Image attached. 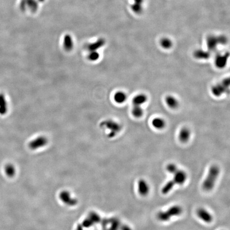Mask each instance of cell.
<instances>
[{
  "mask_svg": "<svg viewBox=\"0 0 230 230\" xmlns=\"http://www.w3.org/2000/svg\"><path fill=\"white\" fill-rule=\"evenodd\" d=\"M173 178L170 180L163 186L162 189V193L163 195L168 193L175 185H183L187 180V174L183 170H178L173 174Z\"/></svg>",
  "mask_w": 230,
  "mask_h": 230,
  "instance_id": "1",
  "label": "cell"
},
{
  "mask_svg": "<svg viewBox=\"0 0 230 230\" xmlns=\"http://www.w3.org/2000/svg\"><path fill=\"white\" fill-rule=\"evenodd\" d=\"M220 173V168L217 165H212L208 171V174L203 183V188L206 191L213 190Z\"/></svg>",
  "mask_w": 230,
  "mask_h": 230,
  "instance_id": "2",
  "label": "cell"
},
{
  "mask_svg": "<svg viewBox=\"0 0 230 230\" xmlns=\"http://www.w3.org/2000/svg\"><path fill=\"white\" fill-rule=\"evenodd\" d=\"M182 213L183 209L180 206H172L168 208L167 211L159 212L157 214V218L162 222H167L172 217L180 216Z\"/></svg>",
  "mask_w": 230,
  "mask_h": 230,
  "instance_id": "3",
  "label": "cell"
},
{
  "mask_svg": "<svg viewBox=\"0 0 230 230\" xmlns=\"http://www.w3.org/2000/svg\"><path fill=\"white\" fill-rule=\"evenodd\" d=\"M229 86V80H224L221 84L215 85L211 88V92L216 96H219L225 92L227 88Z\"/></svg>",
  "mask_w": 230,
  "mask_h": 230,
  "instance_id": "4",
  "label": "cell"
},
{
  "mask_svg": "<svg viewBox=\"0 0 230 230\" xmlns=\"http://www.w3.org/2000/svg\"><path fill=\"white\" fill-rule=\"evenodd\" d=\"M198 217L206 223H211L213 220V217L205 208H199L197 211Z\"/></svg>",
  "mask_w": 230,
  "mask_h": 230,
  "instance_id": "5",
  "label": "cell"
},
{
  "mask_svg": "<svg viewBox=\"0 0 230 230\" xmlns=\"http://www.w3.org/2000/svg\"><path fill=\"white\" fill-rule=\"evenodd\" d=\"M137 183L139 193L143 197L147 196L150 191V186L148 182L145 180L140 179Z\"/></svg>",
  "mask_w": 230,
  "mask_h": 230,
  "instance_id": "6",
  "label": "cell"
},
{
  "mask_svg": "<svg viewBox=\"0 0 230 230\" xmlns=\"http://www.w3.org/2000/svg\"><path fill=\"white\" fill-rule=\"evenodd\" d=\"M229 57V53L227 52L224 55H218L215 60V64L217 68L222 69L226 65L227 60Z\"/></svg>",
  "mask_w": 230,
  "mask_h": 230,
  "instance_id": "7",
  "label": "cell"
},
{
  "mask_svg": "<svg viewBox=\"0 0 230 230\" xmlns=\"http://www.w3.org/2000/svg\"><path fill=\"white\" fill-rule=\"evenodd\" d=\"M219 44L218 37L214 35H210L207 38V45L209 51H214L216 49Z\"/></svg>",
  "mask_w": 230,
  "mask_h": 230,
  "instance_id": "8",
  "label": "cell"
},
{
  "mask_svg": "<svg viewBox=\"0 0 230 230\" xmlns=\"http://www.w3.org/2000/svg\"><path fill=\"white\" fill-rule=\"evenodd\" d=\"M191 131L187 127H183L181 129L178 134V139L181 142H188L191 137Z\"/></svg>",
  "mask_w": 230,
  "mask_h": 230,
  "instance_id": "9",
  "label": "cell"
},
{
  "mask_svg": "<svg viewBox=\"0 0 230 230\" xmlns=\"http://www.w3.org/2000/svg\"><path fill=\"white\" fill-rule=\"evenodd\" d=\"M148 96L144 93H140L134 96L132 100L133 105L137 106H142L148 101Z\"/></svg>",
  "mask_w": 230,
  "mask_h": 230,
  "instance_id": "10",
  "label": "cell"
},
{
  "mask_svg": "<svg viewBox=\"0 0 230 230\" xmlns=\"http://www.w3.org/2000/svg\"><path fill=\"white\" fill-rule=\"evenodd\" d=\"M165 103L172 109H176L179 107V101L175 96L171 95L167 96L165 98Z\"/></svg>",
  "mask_w": 230,
  "mask_h": 230,
  "instance_id": "11",
  "label": "cell"
},
{
  "mask_svg": "<svg viewBox=\"0 0 230 230\" xmlns=\"http://www.w3.org/2000/svg\"><path fill=\"white\" fill-rule=\"evenodd\" d=\"M113 98L116 103L118 104H122L127 100V96L125 92L121 91H119L114 94Z\"/></svg>",
  "mask_w": 230,
  "mask_h": 230,
  "instance_id": "12",
  "label": "cell"
},
{
  "mask_svg": "<svg viewBox=\"0 0 230 230\" xmlns=\"http://www.w3.org/2000/svg\"><path fill=\"white\" fill-rule=\"evenodd\" d=\"M151 124L155 129L160 130L164 129L166 125V123L164 119L161 117H156L152 119Z\"/></svg>",
  "mask_w": 230,
  "mask_h": 230,
  "instance_id": "13",
  "label": "cell"
},
{
  "mask_svg": "<svg viewBox=\"0 0 230 230\" xmlns=\"http://www.w3.org/2000/svg\"><path fill=\"white\" fill-rule=\"evenodd\" d=\"M194 57L197 59L206 60L211 57V53L209 51H204L203 50H197L193 53Z\"/></svg>",
  "mask_w": 230,
  "mask_h": 230,
  "instance_id": "14",
  "label": "cell"
},
{
  "mask_svg": "<svg viewBox=\"0 0 230 230\" xmlns=\"http://www.w3.org/2000/svg\"><path fill=\"white\" fill-rule=\"evenodd\" d=\"M132 114L135 118H140L142 117L144 114V111L141 106H133L132 109Z\"/></svg>",
  "mask_w": 230,
  "mask_h": 230,
  "instance_id": "15",
  "label": "cell"
},
{
  "mask_svg": "<svg viewBox=\"0 0 230 230\" xmlns=\"http://www.w3.org/2000/svg\"><path fill=\"white\" fill-rule=\"evenodd\" d=\"M160 45L164 49H170L172 46V42L170 39L164 37L160 41Z\"/></svg>",
  "mask_w": 230,
  "mask_h": 230,
  "instance_id": "16",
  "label": "cell"
},
{
  "mask_svg": "<svg viewBox=\"0 0 230 230\" xmlns=\"http://www.w3.org/2000/svg\"><path fill=\"white\" fill-rule=\"evenodd\" d=\"M166 170L167 172H170L172 174H174L178 170V167L175 164L173 163H170L168 165H167L166 166Z\"/></svg>",
  "mask_w": 230,
  "mask_h": 230,
  "instance_id": "17",
  "label": "cell"
},
{
  "mask_svg": "<svg viewBox=\"0 0 230 230\" xmlns=\"http://www.w3.org/2000/svg\"><path fill=\"white\" fill-rule=\"evenodd\" d=\"M132 10L135 14H139L142 11V6L141 4L134 3L131 6Z\"/></svg>",
  "mask_w": 230,
  "mask_h": 230,
  "instance_id": "18",
  "label": "cell"
},
{
  "mask_svg": "<svg viewBox=\"0 0 230 230\" xmlns=\"http://www.w3.org/2000/svg\"><path fill=\"white\" fill-rule=\"evenodd\" d=\"M217 37H218V40L219 44L224 45L227 43V39L225 36L220 35L219 36H217Z\"/></svg>",
  "mask_w": 230,
  "mask_h": 230,
  "instance_id": "19",
  "label": "cell"
},
{
  "mask_svg": "<svg viewBox=\"0 0 230 230\" xmlns=\"http://www.w3.org/2000/svg\"><path fill=\"white\" fill-rule=\"evenodd\" d=\"M120 229H121V230H133L131 227L127 225H121Z\"/></svg>",
  "mask_w": 230,
  "mask_h": 230,
  "instance_id": "20",
  "label": "cell"
},
{
  "mask_svg": "<svg viewBox=\"0 0 230 230\" xmlns=\"http://www.w3.org/2000/svg\"><path fill=\"white\" fill-rule=\"evenodd\" d=\"M135 3H139V4H142L143 1V0H134Z\"/></svg>",
  "mask_w": 230,
  "mask_h": 230,
  "instance_id": "21",
  "label": "cell"
}]
</instances>
